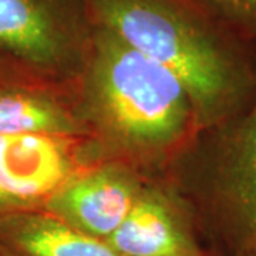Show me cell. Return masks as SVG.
Listing matches in <instances>:
<instances>
[{
	"label": "cell",
	"mask_w": 256,
	"mask_h": 256,
	"mask_svg": "<svg viewBox=\"0 0 256 256\" xmlns=\"http://www.w3.org/2000/svg\"><path fill=\"white\" fill-rule=\"evenodd\" d=\"M92 16L182 82L196 130L218 127L255 96L252 46L200 0H92Z\"/></svg>",
	"instance_id": "obj_1"
},
{
	"label": "cell",
	"mask_w": 256,
	"mask_h": 256,
	"mask_svg": "<svg viewBox=\"0 0 256 256\" xmlns=\"http://www.w3.org/2000/svg\"><path fill=\"white\" fill-rule=\"evenodd\" d=\"M80 77L92 124L126 154H162L196 128L182 82L100 26Z\"/></svg>",
	"instance_id": "obj_2"
},
{
	"label": "cell",
	"mask_w": 256,
	"mask_h": 256,
	"mask_svg": "<svg viewBox=\"0 0 256 256\" xmlns=\"http://www.w3.org/2000/svg\"><path fill=\"white\" fill-rule=\"evenodd\" d=\"M94 28L92 0H0V67L37 82L80 77Z\"/></svg>",
	"instance_id": "obj_3"
},
{
	"label": "cell",
	"mask_w": 256,
	"mask_h": 256,
	"mask_svg": "<svg viewBox=\"0 0 256 256\" xmlns=\"http://www.w3.org/2000/svg\"><path fill=\"white\" fill-rule=\"evenodd\" d=\"M210 131L201 196L214 254L256 250V92L240 112Z\"/></svg>",
	"instance_id": "obj_4"
},
{
	"label": "cell",
	"mask_w": 256,
	"mask_h": 256,
	"mask_svg": "<svg viewBox=\"0 0 256 256\" xmlns=\"http://www.w3.org/2000/svg\"><path fill=\"white\" fill-rule=\"evenodd\" d=\"M144 185L120 164L78 172L42 204L40 210L92 238L107 240L127 218Z\"/></svg>",
	"instance_id": "obj_5"
},
{
	"label": "cell",
	"mask_w": 256,
	"mask_h": 256,
	"mask_svg": "<svg viewBox=\"0 0 256 256\" xmlns=\"http://www.w3.org/2000/svg\"><path fill=\"white\" fill-rule=\"evenodd\" d=\"M107 242L122 256H216L202 244L188 210L150 186Z\"/></svg>",
	"instance_id": "obj_6"
},
{
	"label": "cell",
	"mask_w": 256,
	"mask_h": 256,
	"mask_svg": "<svg viewBox=\"0 0 256 256\" xmlns=\"http://www.w3.org/2000/svg\"><path fill=\"white\" fill-rule=\"evenodd\" d=\"M76 172L63 138L40 134H0V188L42 208Z\"/></svg>",
	"instance_id": "obj_7"
},
{
	"label": "cell",
	"mask_w": 256,
	"mask_h": 256,
	"mask_svg": "<svg viewBox=\"0 0 256 256\" xmlns=\"http://www.w3.org/2000/svg\"><path fill=\"white\" fill-rule=\"evenodd\" d=\"M0 246L16 256H122L40 208L0 215Z\"/></svg>",
	"instance_id": "obj_8"
},
{
	"label": "cell",
	"mask_w": 256,
	"mask_h": 256,
	"mask_svg": "<svg viewBox=\"0 0 256 256\" xmlns=\"http://www.w3.org/2000/svg\"><path fill=\"white\" fill-rule=\"evenodd\" d=\"M42 82L0 80V134H40L72 138L84 127L58 101L44 92Z\"/></svg>",
	"instance_id": "obj_9"
},
{
	"label": "cell",
	"mask_w": 256,
	"mask_h": 256,
	"mask_svg": "<svg viewBox=\"0 0 256 256\" xmlns=\"http://www.w3.org/2000/svg\"><path fill=\"white\" fill-rule=\"evenodd\" d=\"M245 43L256 44V0H200Z\"/></svg>",
	"instance_id": "obj_10"
},
{
	"label": "cell",
	"mask_w": 256,
	"mask_h": 256,
	"mask_svg": "<svg viewBox=\"0 0 256 256\" xmlns=\"http://www.w3.org/2000/svg\"><path fill=\"white\" fill-rule=\"evenodd\" d=\"M34 208H38V206H36L32 202L20 200L14 195H10L9 192L3 191L0 188V215L9 214V212H13V210H34Z\"/></svg>",
	"instance_id": "obj_11"
},
{
	"label": "cell",
	"mask_w": 256,
	"mask_h": 256,
	"mask_svg": "<svg viewBox=\"0 0 256 256\" xmlns=\"http://www.w3.org/2000/svg\"><path fill=\"white\" fill-rule=\"evenodd\" d=\"M0 256H16V255H13V254L9 252L8 249H4V248L0 246Z\"/></svg>",
	"instance_id": "obj_12"
},
{
	"label": "cell",
	"mask_w": 256,
	"mask_h": 256,
	"mask_svg": "<svg viewBox=\"0 0 256 256\" xmlns=\"http://www.w3.org/2000/svg\"><path fill=\"white\" fill-rule=\"evenodd\" d=\"M235 256H256V250H250V252H244V254H238Z\"/></svg>",
	"instance_id": "obj_13"
},
{
	"label": "cell",
	"mask_w": 256,
	"mask_h": 256,
	"mask_svg": "<svg viewBox=\"0 0 256 256\" xmlns=\"http://www.w3.org/2000/svg\"><path fill=\"white\" fill-rule=\"evenodd\" d=\"M2 78H9V74L6 73V72L0 67V80H2Z\"/></svg>",
	"instance_id": "obj_14"
}]
</instances>
